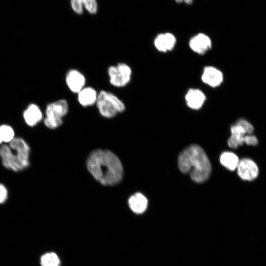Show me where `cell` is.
<instances>
[{
  "mask_svg": "<svg viewBox=\"0 0 266 266\" xmlns=\"http://www.w3.org/2000/svg\"><path fill=\"white\" fill-rule=\"evenodd\" d=\"M176 39L174 35L169 33L158 34L154 39V44L157 50L167 52L172 50L175 46Z\"/></svg>",
  "mask_w": 266,
  "mask_h": 266,
  "instance_id": "obj_13",
  "label": "cell"
},
{
  "mask_svg": "<svg viewBox=\"0 0 266 266\" xmlns=\"http://www.w3.org/2000/svg\"><path fill=\"white\" fill-rule=\"evenodd\" d=\"M23 117L26 123L31 127L35 126L42 118V112L34 104H30L24 111Z\"/></svg>",
  "mask_w": 266,
  "mask_h": 266,
  "instance_id": "obj_15",
  "label": "cell"
},
{
  "mask_svg": "<svg viewBox=\"0 0 266 266\" xmlns=\"http://www.w3.org/2000/svg\"><path fill=\"white\" fill-rule=\"evenodd\" d=\"M98 94L93 88L84 87L78 93V102L83 107L91 106L96 104Z\"/></svg>",
  "mask_w": 266,
  "mask_h": 266,
  "instance_id": "obj_14",
  "label": "cell"
},
{
  "mask_svg": "<svg viewBox=\"0 0 266 266\" xmlns=\"http://www.w3.org/2000/svg\"><path fill=\"white\" fill-rule=\"evenodd\" d=\"M237 169L239 177L244 181H253L259 175L258 166L256 162L250 158H245L239 161Z\"/></svg>",
  "mask_w": 266,
  "mask_h": 266,
  "instance_id": "obj_7",
  "label": "cell"
},
{
  "mask_svg": "<svg viewBox=\"0 0 266 266\" xmlns=\"http://www.w3.org/2000/svg\"><path fill=\"white\" fill-rule=\"evenodd\" d=\"M96 105L99 113L107 118H113L125 109L124 103L117 96L105 90L98 94Z\"/></svg>",
  "mask_w": 266,
  "mask_h": 266,
  "instance_id": "obj_4",
  "label": "cell"
},
{
  "mask_svg": "<svg viewBox=\"0 0 266 266\" xmlns=\"http://www.w3.org/2000/svg\"><path fill=\"white\" fill-rule=\"evenodd\" d=\"M68 104L65 99H61L49 104L46 108L44 124L50 129L60 126L63 123L62 118L68 112Z\"/></svg>",
  "mask_w": 266,
  "mask_h": 266,
  "instance_id": "obj_5",
  "label": "cell"
},
{
  "mask_svg": "<svg viewBox=\"0 0 266 266\" xmlns=\"http://www.w3.org/2000/svg\"><path fill=\"white\" fill-rule=\"evenodd\" d=\"M221 164L230 171H234L237 168L239 158L234 153L225 152L223 153L220 158Z\"/></svg>",
  "mask_w": 266,
  "mask_h": 266,
  "instance_id": "obj_18",
  "label": "cell"
},
{
  "mask_svg": "<svg viewBox=\"0 0 266 266\" xmlns=\"http://www.w3.org/2000/svg\"><path fill=\"white\" fill-rule=\"evenodd\" d=\"M231 136L228 140V146L236 149L239 146L246 143L247 134L244 127L237 122L230 128Z\"/></svg>",
  "mask_w": 266,
  "mask_h": 266,
  "instance_id": "obj_8",
  "label": "cell"
},
{
  "mask_svg": "<svg viewBox=\"0 0 266 266\" xmlns=\"http://www.w3.org/2000/svg\"><path fill=\"white\" fill-rule=\"evenodd\" d=\"M30 148L21 138H14L9 145H2L0 147V156L4 166L14 171L24 170L29 165Z\"/></svg>",
  "mask_w": 266,
  "mask_h": 266,
  "instance_id": "obj_3",
  "label": "cell"
},
{
  "mask_svg": "<svg viewBox=\"0 0 266 266\" xmlns=\"http://www.w3.org/2000/svg\"><path fill=\"white\" fill-rule=\"evenodd\" d=\"M189 45L193 52L201 55L206 53L211 48L212 42L209 36L200 33L191 38Z\"/></svg>",
  "mask_w": 266,
  "mask_h": 266,
  "instance_id": "obj_9",
  "label": "cell"
},
{
  "mask_svg": "<svg viewBox=\"0 0 266 266\" xmlns=\"http://www.w3.org/2000/svg\"><path fill=\"white\" fill-rule=\"evenodd\" d=\"M14 138V131L8 125L0 126V144L2 142L10 143Z\"/></svg>",
  "mask_w": 266,
  "mask_h": 266,
  "instance_id": "obj_19",
  "label": "cell"
},
{
  "mask_svg": "<svg viewBox=\"0 0 266 266\" xmlns=\"http://www.w3.org/2000/svg\"><path fill=\"white\" fill-rule=\"evenodd\" d=\"M179 169L189 173L193 181L202 183L208 179L211 171V166L205 152L200 146L191 145L180 154L178 157Z\"/></svg>",
  "mask_w": 266,
  "mask_h": 266,
  "instance_id": "obj_2",
  "label": "cell"
},
{
  "mask_svg": "<svg viewBox=\"0 0 266 266\" xmlns=\"http://www.w3.org/2000/svg\"><path fill=\"white\" fill-rule=\"evenodd\" d=\"M237 122L244 127L248 134H252L254 128L249 122L244 119H240Z\"/></svg>",
  "mask_w": 266,
  "mask_h": 266,
  "instance_id": "obj_21",
  "label": "cell"
},
{
  "mask_svg": "<svg viewBox=\"0 0 266 266\" xmlns=\"http://www.w3.org/2000/svg\"><path fill=\"white\" fill-rule=\"evenodd\" d=\"M187 105L193 110L200 109L206 101V96L203 92L197 88H191L187 92L185 96Z\"/></svg>",
  "mask_w": 266,
  "mask_h": 266,
  "instance_id": "obj_10",
  "label": "cell"
},
{
  "mask_svg": "<svg viewBox=\"0 0 266 266\" xmlns=\"http://www.w3.org/2000/svg\"><path fill=\"white\" fill-rule=\"evenodd\" d=\"M8 198V191L5 186L0 184V203H4Z\"/></svg>",
  "mask_w": 266,
  "mask_h": 266,
  "instance_id": "obj_22",
  "label": "cell"
},
{
  "mask_svg": "<svg viewBox=\"0 0 266 266\" xmlns=\"http://www.w3.org/2000/svg\"><path fill=\"white\" fill-rule=\"evenodd\" d=\"M176 2L181 3L184 2L187 4H191L192 3L193 0H175Z\"/></svg>",
  "mask_w": 266,
  "mask_h": 266,
  "instance_id": "obj_23",
  "label": "cell"
},
{
  "mask_svg": "<svg viewBox=\"0 0 266 266\" xmlns=\"http://www.w3.org/2000/svg\"><path fill=\"white\" fill-rule=\"evenodd\" d=\"M88 169L99 182L105 185L118 183L123 176V167L118 158L108 150H97L91 153L87 162Z\"/></svg>",
  "mask_w": 266,
  "mask_h": 266,
  "instance_id": "obj_1",
  "label": "cell"
},
{
  "mask_svg": "<svg viewBox=\"0 0 266 266\" xmlns=\"http://www.w3.org/2000/svg\"><path fill=\"white\" fill-rule=\"evenodd\" d=\"M147 200L142 194L136 193L129 198L128 203L131 209L136 214H141L146 209Z\"/></svg>",
  "mask_w": 266,
  "mask_h": 266,
  "instance_id": "obj_16",
  "label": "cell"
},
{
  "mask_svg": "<svg viewBox=\"0 0 266 266\" xmlns=\"http://www.w3.org/2000/svg\"><path fill=\"white\" fill-rule=\"evenodd\" d=\"M201 80L207 85L215 88L220 86L222 83L223 75L217 68L208 66L203 69Z\"/></svg>",
  "mask_w": 266,
  "mask_h": 266,
  "instance_id": "obj_12",
  "label": "cell"
},
{
  "mask_svg": "<svg viewBox=\"0 0 266 266\" xmlns=\"http://www.w3.org/2000/svg\"><path fill=\"white\" fill-rule=\"evenodd\" d=\"M107 72L110 84L116 87H123L131 80L132 70L126 63L121 62L110 66Z\"/></svg>",
  "mask_w": 266,
  "mask_h": 266,
  "instance_id": "obj_6",
  "label": "cell"
},
{
  "mask_svg": "<svg viewBox=\"0 0 266 266\" xmlns=\"http://www.w3.org/2000/svg\"><path fill=\"white\" fill-rule=\"evenodd\" d=\"M71 5L74 11L79 14L83 12V5L91 14H95L97 11L96 0H71Z\"/></svg>",
  "mask_w": 266,
  "mask_h": 266,
  "instance_id": "obj_17",
  "label": "cell"
},
{
  "mask_svg": "<svg viewBox=\"0 0 266 266\" xmlns=\"http://www.w3.org/2000/svg\"><path fill=\"white\" fill-rule=\"evenodd\" d=\"M40 263L42 266H59L60 260L58 256L53 252L44 254L41 257Z\"/></svg>",
  "mask_w": 266,
  "mask_h": 266,
  "instance_id": "obj_20",
  "label": "cell"
},
{
  "mask_svg": "<svg viewBox=\"0 0 266 266\" xmlns=\"http://www.w3.org/2000/svg\"><path fill=\"white\" fill-rule=\"evenodd\" d=\"M66 82L71 91L78 94L85 87L86 79L84 75L79 71L71 69L66 75Z\"/></svg>",
  "mask_w": 266,
  "mask_h": 266,
  "instance_id": "obj_11",
  "label": "cell"
}]
</instances>
